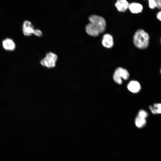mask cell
Masks as SVG:
<instances>
[{"label": "cell", "instance_id": "5bb4252c", "mask_svg": "<svg viewBox=\"0 0 161 161\" xmlns=\"http://www.w3.org/2000/svg\"><path fill=\"white\" fill-rule=\"evenodd\" d=\"M148 4L149 7L151 9H153L157 6L155 0H148Z\"/></svg>", "mask_w": 161, "mask_h": 161}, {"label": "cell", "instance_id": "7c38bea8", "mask_svg": "<svg viewBox=\"0 0 161 161\" xmlns=\"http://www.w3.org/2000/svg\"><path fill=\"white\" fill-rule=\"evenodd\" d=\"M135 123L138 128H141L145 126L146 121V119L141 118L137 115L135 118Z\"/></svg>", "mask_w": 161, "mask_h": 161}, {"label": "cell", "instance_id": "9c48e42d", "mask_svg": "<svg viewBox=\"0 0 161 161\" xmlns=\"http://www.w3.org/2000/svg\"><path fill=\"white\" fill-rule=\"evenodd\" d=\"M3 48L8 51L13 50L15 48V44L13 41L10 38H6L2 41Z\"/></svg>", "mask_w": 161, "mask_h": 161}, {"label": "cell", "instance_id": "9a60e30c", "mask_svg": "<svg viewBox=\"0 0 161 161\" xmlns=\"http://www.w3.org/2000/svg\"><path fill=\"white\" fill-rule=\"evenodd\" d=\"M33 34L38 37H41L42 35L41 31L38 29H35Z\"/></svg>", "mask_w": 161, "mask_h": 161}, {"label": "cell", "instance_id": "ac0fdd59", "mask_svg": "<svg viewBox=\"0 0 161 161\" xmlns=\"http://www.w3.org/2000/svg\"><path fill=\"white\" fill-rule=\"evenodd\" d=\"M160 73H161V69H160Z\"/></svg>", "mask_w": 161, "mask_h": 161}, {"label": "cell", "instance_id": "52a82bcc", "mask_svg": "<svg viewBox=\"0 0 161 161\" xmlns=\"http://www.w3.org/2000/svg\"><path fill=\"white\" fill-rule=\"evenodd\" d=\"M129 4L126 0H118L115 6L119 11L124 12L129 8Z\"/></svg>", "mask_w": 161, "mask_h": 161}, {"label": "cell", "instance_id": "4fadbf2b", "mask_svg": "<svg viewBox=\"0 0 161 161\" xmlns=\"http://www.w3.org/2000/svg\"><path fill=\"white\" fill-rule=\"evenodd\" d=\"M138 116L141 118L146 119L148 116V114L145 110L141 109L139 112Z\"/></svg>", "mask_w": 161, "mask_h": 161}, {"label": "cell", "instance_id": "e0dca14e", "mask_svg": "<svg viewBox=\"0 0 161 161\" xmlns=\"http://www.w3.org/2000/svg\"><path fill=\"white\" fill-rule=\"evenodd\" d=\"M157 17L159 20L161 21V10L157 13Z\"/></svg>", "mask_w": 161, "mask_h": 161}, {"label": "cell", "instance_id": "30bf717a", "mask_svg": "<svg viewBox=\"0 0 161 161\" xmlns=\"http://www.w3.org/2000/svg\"><path fill=\"white\" fill-rule=\"evenodd\" d=\"M129 8L132 13H137L142 12L143 9V7L140 4L133 3L129 4Z\"/></svg>", "mask_w": 161, "mask_h": 161}, {"label": "cell", "instance_id": "3957f363", "mask_svg": "<svg viewBox=\"0 0 161 161\" xmlns=\"http://www.w3.org/2000/svg\"><path fill=\"white\" fill-rule=\"evenodd\" d=\"M129 75L127 70L122 67H119L115 70L113 75V78L115 82L119 84L122 83V78L125 80H127Z\"/></svg>", "mask_w": 161, "mask_h": 161}, {"label": "cell", "instance_id": "7a4b0ae2", "mask_svg": "<svg viewBox=\"0 0 161 161\" xmlns=\"http://www.w3.org/2000/svg\"><path fill=\"white\" fill-rule=\"evenodd\" d=\"M90 25L99 34L105 30L106 23L105 19L102 17L95 15L90 16L89 18Z\"/></svg>", "mask_w": 161, "mask_h": 161}, {"label": "cell", "instance_id": "2e32d148", "mask_svg": "<svg viewBox=\"0 0 161 161\" xmlns=\"http://www.w3.org/2000/svg\"><path fill=\"white\" fill-rule=\"evenodd\" d=\"M155 0L157 4V7L159 9H161V0Z\"/></svg>", "mask_w": 161, "mask_h": 161}, {"label": "cell", "instance_id": "6da1fadb", "mask_svg": "<svg viewBox=\"0 0 161 161\" xmlns=\"http://www.w3.org/2000/svg\"><path fill=\"white\" fill-rule=\"evenodd\" d=\"M148 34L142 29L137 30L133 37V42L137 48L141 49L147 48L149 44Z\"/></svg>", "mask_w": 161, "mask_h": 161}, {"label": "cell", "instance_id": "8fae6325", "mask_svg": "<svg viewBox=\"0 0 161 161\" xmlns=\"http://www.w3.org/2000/svg\"><path fill=\"white\" fill-rule=\"evenodd\" d=\"M149 108L153 114H161V103H154L152 105L149 106Z\"/></svg>", "mask_w": 161, "mask_h": 161}, {"label": "cell", "instance_id": "8992f818", "mask_svg": "<svg viewBox=\"0 0 161 161\" xmlns=\"http://www.w3.org/2000/svg\"><path fill=\"white\" fill-rule=\"evenodd\" d=\"M102 42L105 47L108 48H112L114 44L112 36L108 33L104 34L103 36Z\"/></svg>", "mask_w": 161, "mask_h": 161}, {"label": "cell", "instance_id": "5b68a950", "mask_svg": "<svg viewBox=\"0 0 161 161\" xmlns=\"http://www.w3.org/2000/svg\"><path fill=\"white\" fill-rule=\"evenodd\" d=\"M35 29L31 23L28 21H24L23 26V31L26 36H30L33 34Z\"/></svg>", "mask_w": 161, "mask_h": 161}, {"label": "cell", "instance_id": "ba28073f", "mask_svg": "<svg viewBox=\"0 0 161 161\" xmlns=\"http://www.w3.org/2000/svg\"><path fill=\"white\" fill-rule=\"evenodd\" d=\"M127 87L128 89L134 93L139 92L141 89V86L139 83L135 80H132L128 84Z\"/></svg>", "mask_w": 161, "mask_h": 161}, {"label": "cell", "instance_id": "277c9868", "mask_svg": "<svg viewBox=\"0 0 161 161\" xmlns=\"http://www.w3.org/2000/svg\"><path fill=\"white\" fill-rule=\"evenodd\" d=\"M58 59V56L52 52H49L40 62L41 65L48 68L54 67Z\"/></svg>", "mask_w": 161, "mask_h": 161}, {"label": "cell", "instance_id": "d6986e66", "mask_svg": "<svg viewBox=\"0 0 161 161\" xmlns=\"http://www.w3.org/2000/svg\"></svg>", "mask_w": 161, "mask_h": 161}]
</instances>
